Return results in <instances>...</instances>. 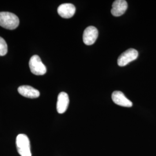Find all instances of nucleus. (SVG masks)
<instances>
[{
	"label": "nucleus",
	"instance_id": "nucleus-10",
	"mask_svg": "<svg viewBox=\"0 0 156 156\" xmlns=\"http://www.w3.org/2000/svg\"><path fill=\"white\" fill-rule=\"evenodd\" d=\"M18 92L23 97L28 98H37L40 95V93L38 90L27 85L20 86L18 88Z\"/></svg>",
	"mask_w": 156,
	"mask_h": 156
},
{
	"label": "nucleus",
	"instance_id": "nucleus-9",
	"mask_svg": "<svg viewBox=\"0 0 156 156\" xmlns=\"http://www.w3.org/2000/svg\"><path fill=\"white\" fill-rule=\"evenodd\" d=\"M69 100L68 95L65 92L60 93L57 98V111L58 113L62 114L67 111L69 105Z\"/></svg>",
	"mask_w": 156,
	"mask_h": 156
},
{
	"label": "nucleus",
	"instance_id": "nucleus-8",
	"mask_svg": "<svg viewBox=\"0 0 156 156\" xmlns=\"http://www.w3.org/2000/svg\"><path fill=\"white\" fill-rule=\"evenodd\" d=\"M76 11L75 6L72 4H63L58 7L57 12L58 15L62 18L69 19L74 15Z\"/></svg>",
	"mask_w": 156,
	"mask_h": 156
},
{
	"label": "nucleus",
	"instance_id": "nucleus-5",
	"mask_svg": "<svg viewBox=\"0 0 156 156\" xmlns=\"http://www.w3.org/2000/svg\"><path fill=\"white\" fill-rule=\"evenodd\" d=\"M98 31L94 26H89L85 29L83 35V41L86 45L94 44L98 38Z\"/></svg>",
	"mask_w": 156,
	"mask_h": 156
},
{
	"label": "nucleus",
	"instance_id": "nucleus-1",
	"mask_svg": "<svg viewBox=\"0 0 156 156\" xmlns=\"http://www.w3.org/2000/svg\"><path fill=\"white\" fill-rule=\"evenodd\" d=\"M19 25V19L14 13L8 12H0V26L8 30H15Z\"/></svg>",
	"mask_w": 156,
	"mask_h": 156
},
{
	"label": "nucleus",
	"instance_id": "nucleus-7",
	"mask_svg": "<svg viewBox=\"0 0 156 156\" xmlns=\"http://www.w3.org/2000/svg\"><path fill=\"white\" fill-rule=\"evenodd\" d=\"M128 8V4L126 1L116 0L112 4L111 13L114 16H121L126 12Z\"/></svg>",
	"mask_w": 156,
	"mask_h": 156
},
{
	"label": "nucleus",
	"instance_id": "nucleus-3",
	"mask_svg": "<svg viewBox=\"0 0 156 156\" xmlns=\"http://www.w3.org/2000/svg\"><path fill=\"white\" fill-rule=\"evenodd\" d=\"M31 72L35 75H44L46 73V67L38 55L32 56L29 62Z\"/></svg>",
	"mask_w": 156,
	"mask_h": 156
},
{
	"label": "nucleus",
	"instance_id": "nucleus-6",
	"mask_svg": "<svg viewBox=\"0 0 156 156\" xmlns=\"http://www.w3.org/2000/svg\"><path fill=\"white\" fill-rule=\"evenodd\" d=\"M112 99L115 104L119 106L128 108L133 106V102L128 100L122 91H114L112 94Z\"/></svg>",
	"mask_w": 156,
	"mask_h": 156
},
{
	"label": "nucleus",
	"instance_id": "nucleus-4",
	"mask_svg": "<svg viewBox=\"0 0 156 156\" xmlns=\"http://www.w3.org/2000/svg\"><path fill=\"white\" fill-rule=\"evenodd\" d=\"M138 57V52L137 50L133 48L128 49L119 57L117 60L118 66L120 67L126 66L129 62L136 60Z\"/></svg>",
	"mask_w": 156,
	"mask_h": 156
},
{
	"label": "nucleus",
	"instance_id": "nucleus-2",
	"mask_svg": "<svg viewBox=\"0 0 156 156\" xmlns=\"http://www.w3.org/2000/svg\"><path fill=\"white\" fill-rule=\"evenodd\" d=\"M16 147L19 154L21 156H31L30 142L25 134H19L16 137Z\"/></svg>",
	"mask_w": 156,
	"mask_h": 156
},
{
	"label": "nucleus",
	"instance_id": "nucleus-11",
	"mask_svg": "<svg viewBox=\"0 0 156 156\" xmlns=\"http://www.w3.org/2000/svg\"><path fill=\"white\" fill-rule=\"evenodd\" d=\"M8 52V45L4 38L0 37V56H4Z\"/></svg>",
	"mask_w": 156,
	"mask_h": 156
}]
</instances>
